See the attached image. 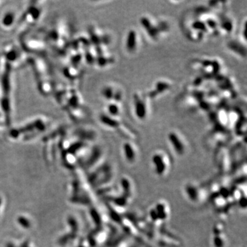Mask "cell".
Wrapping results in <instances>:
<instances>
[{"label":"cell","instance_id":"obj_1","mask_svg":"<svg viewBox=\"0 0 247 247\" xmlns=\"http://www.w3.org/2000/svg\"><path fill=\"white\" fill-rule=\"evenodd\" d=\"M140 24L149 38L152 41H157L163 34L170 30L169 23L165 21L156 22L152 17L143 15L140 19Z\"/></svg>","mask_w":247,"mask_h":247},{"label":"cell","instance_id":"obj_2","mask_svg":"<svg viewBox=\"0 0 247 247\" xmlns=\"http://www.w3.org/2000/svg\"><path fill=\"white\" fill-rule=\"evenodd\" d=\"M151 167L155 175L160 178H164L169 175L172 168V161L165 151L158 150L152 153L151 159Z\"/></svg>","mask_w":247,"mask_h":247},{"label":"cell","instance_id":"obj_3","mask_svg":"<svg viewBox=\"0 0 247 247\" xmlns=\"http://www.w3.org/2000/svg\"><path fill=\"white\" fill-rule=\"evenodd\" d=\"M167 141L170 148L178 156L186 155L187 148V141L183 135L176 130L170 131L167 135Z\"/></svg>","mask_w":247,"mask_h":247},{"label":"cell","instance_id":"obj_4","mask_svg":"<svg viewBox=\"0 0 247 247\" xmlns=\"http://www.w3.org/2000/svg\"><path fill=\"white\" fill-rule=\"evenodd\" d=\"M170 215V209L168 203L163 200H158L149 211L150 218L155 223L160 224L168 220Z\"/></svg>","mask_w":247,"mask_h":247},{"label":"cell","instance_id":"obj_5","mask_svg":"<svg viewBox=\"0 0 247 247\" xmlns=\"http://www.w3.org/2000/svg\"><path fill=\"white\" fill-rule=\"evenodd\" d=\"M147 97L143 93L136 92L133 95V113L139 120H145L149 113Z\"/></svg>","mask_w":247,"mask_h":247},{"label":"cell","instance_id":"obj_6","mask_svg":"<svg viewBox=\"0 0 247 247\" xmlns=\"http://www.w3.org/2000/svg\"><path fill=\"white\" fill-rule=\"evenodd\" d=\"M183 192L187 199L194 204H198L205 198L203 188L194 182L186 183L183 187Z\"/></svg>","mask_w":247,"mask_h":247},{"label":"cell","instance_id":"obj_7","mask_svg":"<svg viewBox=\"0 0 247 247\" xmlns=\"http://www.w3.org/2000/svg\"><path fill=\"white\" fill-rule=\"evenodd\" d=\"M140 43V37L138 31L131 28L127 31L124 39V48L128 54L136 53Z\"/></svg>","mask_w":247,"mask_h":247},{"label":"cell","instance_id":"obj_8","mask_svg":"<svg viewBox=\"0 0 247 247\" xmlns=\"http://www.w3.org/2000/svg\"><path fill=\"white\" fill-rule=\"evenodd\" d=\"M121 152L125 161L128 164L134 165L137 162L139 159L138 148L131 140L124 142L121 146Z\"/></svg>","mask_w":247,"mask_h":247},{"label":"cell","instance_id":"obj_9","mask_svg":"<svg viewBox=\"0 0 247 247\" xmlns=\"http://www.w3.org/2000/svg\"><path fill=\"white\" fill-rule=\"evenodd\" d=\"M172 87V82L165 79H160L155 82L153 85L152 89L148 93V97L150 98H156L161 95L164 94Z\"/></svg>","mask_w":247,"mask_h":247},{"label":"cell","instance_id":"obj_10","mask_svg":"<svg viewBox=\"0 0 247 247\" xmlns=\"http://www.w3.org/2000/svg\"><path fill=\"white\" fill-rule=\"evenodd\" d=\"M121 193L122 194L123 200L127 205L128 202L131 201L132 198H133L135 187L133 183L130 178L128 177H123L121 179Z\"/></svg>","mask_w":247,"mask_h":247},{"label":"cell","instance_id":"obj_11","mask_svg":"<svg viewBox=\"0 0 247 247\" xmlns=\"http://www.w3.org/2000/svg\"><path fill=\"white\" fill-rule=\"evenodd\" d=\"M214 247H226L227 243L226 234L223 232V227L221 224L215 225L213 230V239H212Z\"/></svg>","mask_w":247,"mask_h":247},{"label":"cell","instance_id":"obj_12","mask_svg":"<svg viewBox=\"0 0 247 247\" xmlns=\"http://www.w3.org/2000/svg\"><path fill=\"white\" fill-rule=\"evenodd\" d=\"M100 121L104 126L111 129H118L122 126L121 122L118 118L111 117L107 114H102L100 116Z\"/></svg>","mask_w":247,"mask_h":247},{"label":"cell","instance_id":"obj_13","mask_svg":"<svg viewBox=\"0 0 247 247\" xmlns=\"http://www.w3.org/2000/svg\"><path fill=\"white\" fill-rule=\"evenodd\" d=\"M227 47L235 54H237L240 57H246V46L245 43H242V41H230L227 43Z\"/></svg>","mask_w":247,"mask_h":247},{"label":"cell","instance_id":"obj_14","mask_svg":"<svg viewBox=\"0 0 247 247\" xmlns=\"http://www.w3.org/2000/svg\"><path fill=\"white\" fill-rule=\"evenodd\" d=\"M106 114L109 116L118 118V116H120L121 113V103L114 102V101L109 102L106 105Z\"/></svg>","mask_w":247,"mask_h":247},{"label":"cell","instance_id":"obj_15","mask_svg":"<svg viewBox=\"0 0 247 247\" xmlns=\"http://www.w3.org/2000/svg\"><path fill=\"white\" fill-rule=\"evenodd\" d=\"M117 88H116L113 85H106L102 90V95L104 98H105L109 102L113 101L115 94H116V90Z\"/></svg>","mask_w":247,"mask_h":247}]
</instances>
